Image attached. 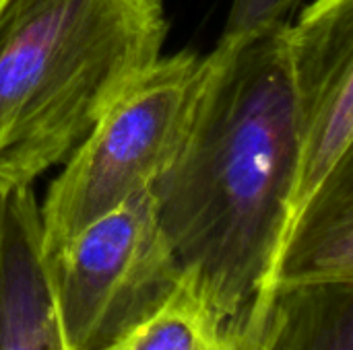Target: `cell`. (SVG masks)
Returning <instances> with one entry per match:
<instances>
[{
    "mask_svg": "<svg viewBox=\"0 0 353 350\" xmlns=\"http://www.w3.org/2000/svg\"><path fill=\"white\" fill-rule=\"evenodd\" d=\"M285 23L219 39L184 140L151 184L161 231L209 299L240 316L271 305V272L298 179Z\"/></svg>",
    "mask_w": 353,
    "mask_h": 350,
    "instance_id": "6da1fadb",
    "label": "cell"
},
{
    "mask_svg": "<svg viewBox=\"0 0 353 350\" xmlns=\"http://www.w3.org/2000/svg\"><path fill=\"white\" fill-rule=\"evenodd\" d=\"M163 0L0 4V184L31 186L66 161L161 58Z\"/></svg>",
    "mask_w": 353,
    "mask_h": 350,
    "instance_id": "7a4b0ae2",
    "label": "cell"
},
{
    "mask_svg": "<svg viewBox=\"0 0 353 350\" xmlns=\"http://www.w3.org/2000/svg\"><path fill=\"white\" fill-rule=\"evenodd\" d=\"M205 68L188 50L159 58L112 103L48 188L41 252L151 188L184 140Z\"/></svg>",
    "mask_w": 353,
    "mask_h": 350,
    "instance_id": "3957f363",
    "label": "cell"
},
{
    "mask_svg": "<svg viewBox=\"0 0 353 350\" xmlns=\"http://www.w3.org/2000/svg\"><path fill=\"white\" fill-rule=\"evenodd\" d=\"M64 350H101L153 316L182 281L145 190L41 252Z\"/></svg>",
    "mask_w": 353,
    "mask_h": 350,
    "instance_id": "277c9868",
    "label": "cell"
},
{
    "mask_svg": "<svg viewBox=\"0 0 353 350\" xmlns=\"http://www.w3.org/2000/svg\"><path fill=\"white\" fill-rule=\"evenodd\" d=\"M298 130L294 210L353 157V0H312L285 25Z\"/></svg>",
    "mask_w": 353,
    "mask_h": 350,
    "instance_id": "5b68a950",
    "label": "cell"
},
{
    "mask_svg": "<svg viewBox=\"0 0 353 350\" xmlns=\"http://www.w3.org/2000/svg\"><path fill=\"white\" fill-rule=\"evenodd\" d=\"M0 350H64L31 186L0 184Z\"/></svg>",
    "mask_w": 353,
    "mask_h": 350,
    "instance_id": "8992f818",
    "label": "cell"
},
{
    "mask_svg": "<svg viewBox=\"0 0 353 350\" xmlns=\"http://www.w3.org/2000/svg\"><path fill=\"white\" fill-rule=\"evenodd\" d=\"M331 283L353 285V157L290 217L271 272V295Z\"/></svg>",
    "mask_w": 353,
    "mask_h": 350,
    "instance_id": "52a82bcc",
    "label": "cell"
},
{
    "mask_svg": "<svg viewBox=\"0 0 353 350\" xmlns=\"http://www.w3.org/2000/svg\"><path fill=\"white\" fill-rule=\"evenodd\" d=\"M271 326L273 303L225 314L184 272L153 316L101 350H267Z\"/></svg>",
    "mask_w": 353,
    "mask_h": 350,
    "instance_id": "ba28073f",
    "label": "cell"
},
{
    "mask_svg": "<svg viewBox=\"0 0 353 350\" xmlns=\"http://www.w3.org/2000/svg\"><path fill=\"white\" fill-rule=\"evenodd\" d=\"M267 350H353V285L277 291Z\"/></svg>",
    "mask_w": 353,
    "mask_h": 350,
    "instance_id": "9c48e42d",
    "label": "cell"
},
{
    "mask_svg": "<svg viewBox=\"0 0 353 350\" xmlns=\"http://www.w3.org/2000/svg\"><path fill=\"white\" fill-rule=\"evenodd\" d=\"M302 0H234L221 39H242L279 23H285L288 14Z\"/></svg>",
    "mask_w": 353,
    "mask_h": 350,
    "instance_id": "30bf717a",
    "label": "cell"
},
{
    "mask_svg": "<svg viewBox=\"0 0 353 350\" xmlns=\"http://www.w3.org/2000/svg\"><path fill=\"white\" fill-rule=\"evenodd\" d=\"M2 2H4V0H0V4H2Z\"/></svg>",
    "mask_w": 353,
    "mask_h": 350,
    "instance_id": "8fae6325",
    "label": "cell"
}]
</instances>
